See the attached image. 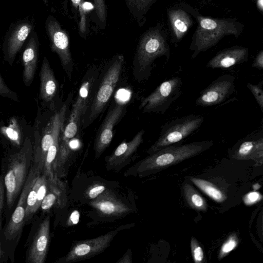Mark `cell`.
<instances>
[{
    "instance_id": "29",
    "label": "cell",
    "mask_w": 263,
    "mask_h": 263,
    "mask_svg": "<svg viewBox=\"0 0 263 263\" xmlns=\"http://www.w3.org/2000/svg\"><path fill=\"white\" fill-rule=\"evenodd\" d=\"M191 249L194 261L195 263L204 262V256L202 248L194 237H192L191 239Z\"/></svg>"
},
{
    "instance_id": "35",
    "label": "cell",
    "mask_w": 263,
    "mask_h": 263,
    "mask_svg": "<svg viewBox=\"0 0 263 263\" xmlns=\"http://www.w3.org/2000/svg\"><path fill=\"white\" fill-rule=\"evenodd\" d=\"M252 66L257 69L262 70L263 69V51L261 50L256 55Z\"/></svg>"
},
{
    "instance_id": "40",
    "label": "cell",
    "mask_w": 263,
    "mask_h": 263,
    "mask_svg": "<svg viewBox=\"0 0 263 263\" xmlns=\"http://www.w3.org/2000/svg\"><path fill=\"white\" fill-rule=\"evenodd\" d=\"M2 209H3V206H0V229H1V214H2Z\"/></svg>"
},
{
    "instance_id": "30",
    "label": "cell",
    "mask_w": 263,
    "mask_h": 263,
    "mask_svg": "<svg viewBox=\"0 0 263 263\" xmlns=\"http://www.w3.org/2000/svg\"><path fill=\"white\" fill-rule=\"evenodd\" d=\"M97 15L101 23V26L104 28L106 26L107 11L105 0H93Z\"/></svg>"
},
{
    "instance_id": "10",
    "label": "cell",
    "mask_w": 263,
    "mask_h": 263,
    "mask_svg": "<svg viewBox=\"0 0 263 263\" xmlns=\"http://www.w3.org/2000/svg\"><path fill=\"white\" fill-rule=\"evenodd\" d=\"M102 66L93 64L87 68L81 83L76 100L68 121L82 125L83 116L89 105Z\"/></svg>"
},
{
    "instance_id": "37",
    "label": "cell",
    "mask_w": 263,
    "mask_h": 263,
    "mask_svg": "<svg viewBox=\"0 0 263 263\" xmlns=\"http://www.w3.org/2000/svg\"><path fill=\"white\" fill-rule=\"evenodd\" d=\"M80 214L78 211H73L69 218V222L71 224H77L79 220Z\"/></svg>"
},
{
    "instance_id": "13",
    "label": "cell",
    "mask_w": 263,
    "mask_h": 263,
    "mask_svg": "<svg viewBox=\"0 0 263 263\" xmlns=\"http://www.w3.org/2000/svg\"><path fill=\"white\" fill-rule=\"evenodd\" d=\"M235 81V77L231 74L218 77L200 92L196 106L209 107L222 103L234 92Z\"/></svg>"
},
{
    "instance_id": "20",
    "label": "cell",
    "mask_w": 263,
    "mask_h": 263,
    "mask_svg": "<svg viewBox=\"0 0 263 263\" xmlns=\"http://www.w3.org/2000/svg\"><path fill=\"white\" fill-rule=\"evenodd\" d=\"M39 57L37 40L32 36L27 43L22 55L23 64V80L25 86L32 84L35 76Z\"/></svg>"
},
{
    "instance_id": "33",
    "label": "cell",
    "mask_w": 263,
    "mask_h": 263,
    "mask_svg": "<svg viewBox=\"0 0 263 263\" xmlns=\"http://www.w3.org/2000/svg\"><path fill=\"white\" fill-rule=\"evenodd\" d=\"M5 128L6 135L9 139L14 143L18 145H20L21 140L19 130H17L16 127L14 126H12L11 125Z\"/></svg>"
},
{
    "instance_id": "9",
    "label": "cell",
    "mask_w": 263,
    "mask_h": 263,
    "mask_svg": "<svg viewBox=\"0 0 263 263\" xmlns=\"http://www.w3.org/2000/svg\"><path fill=\"white\" fill-rule=\"evenodd\" d=\"M46 27L50 41L51 49L58 55L64 71L70 80L74 62L69 49L68 35L58 21L52 16H50L47 19Z\"/></svg>"
},
{
    "instance_id": "11",
    "label": "cell",
    "mask_w": 263,
    "mask_h": 263,
    "mask_svg": "<svg viewBox=\"0 0 263 263\" xmlns=\"http://www.w3.org/2000/svg\"><path fill=\"white\" fill-rule=\"evenodd\" d=\"M126 110V104L122 102L116 101L111 104L95 139L96 158H98L110 144L114 127L124 116Z\"/></svg>"
},
{
    "instance_id": "2",
    "label": "cell",
    "mask_w": 263,
    "mask_h": 263,
    "mask_svg": "<svg viewBox=\"0 0 263 263\" xmlns=\"http://www.w3.org/2000/svg\"><path fill=\"white\" fill-rule=\"evenodd\" d=\"M124 64L123 55L117 54L102 66L91 100L82 119V129L90 125L108 105L119 81Z\"/></svg>"
},
{
    "instance_id": "14",
    "label": "cell",
    "mask_w": 263,
    "mask_h": 263,
    "mask_svg": "<svg viewBox=\"0 0 263 263\" xmlns=\"http://www.w3.org/2000/svg\"><path fill=\"white\" fill-rule=\"evenodd\" d=\"M144 132V130L141 129L130 141H123L105 158L107 171L118 172L134 160L138 148L143 142Z\"/></svg>"
},
{
    "instance_id": "23",
    "label": "cell",
    "mask_w": 263,
    "mask_h": 263,
    "mask_svg": "<svg viewBox=\"0 0 263 263\" xmlns=\"http://www.w3.org/2000/svg\"><path fill=\"white\" fill-rule=\"evenodd\" d=\"M182 189L185 200L191 208L197 211H206L208 204L206 200L192 185L184 182Z\"/></svg>"
},
{
    "instance_id": "6",
    "label": "cell",
    "mask_w": 263,
    "mask_h": 263,
    "mask_svg": "<svg viewBox=\"0 0 263 263\" xmlns=\"http://www.w3.org/2000/svg\"><path fill=\"white\" fill-rule=\"evenodd\" d=\"M203 120L202 116L191 114L166 123L162 126L158 139L147 149V153L153 154L181 141L197 130Z\"/></svg>"
},
{
    "instance_id": "1",
    "label": "cell",
    "mask_w": 263,
    "mask_h": 263,
    "mask_svg": "<svg viewBox=\"0 0 263 263\" xmlns=\"http://www.w3.org/2000/svg\"><path fill=\"white\" fill-rule=\"evenodd\" d=\"M213 144V141L206 140L167 146L135 163L124 173V177L133 176L142 178L157 173L200 154L209 149Z\"/></svg>"
},
{
    "instance_id": "31",
    "label": "cell",
    "mask_w": 263,
    "mask_h": 263,
    "mask_svg": "<svg viewBox=\"0 0 263 263\" xmlns=\"http://www.w3.org/2000/svg\"><path fill=\"white\" fill-rule=\"evenodd\" d=\"M0 96L7 97L15 101H18L17 93L12 90L5 83L0 74Z\"/></svg>"
},
{
    "instance_id": "15",
    "label": "cell",
    "mask_w": 263,
    "mask_h": 263,
    "mask_svg": "<svg viewBox=\"0 0 263 263\" xmlns=\"http://www.w3.org/2000/svg\"><path fill=\"white\" fill-rule=\"evenodd\" d=\"M89 205L99 216L105 218H122L133 212L131 208L108 190H106L97 198L91 200Z\"/></svg>"
},
{
    "instance_id": "17",
    "label": "cell",
    "mask_w": 263,
    "mask_h": 263,
    "mask_svg": "<svg viewBox=\"0 0 263 263\" xmlns=\"http://www.w3.org/2000/svg\"><path fill=\"white\" fill-rule=\"evenodd\" d=\"M50 236V217L40 223L27 256L29 263H44L48 249Z\"/></svg>"
},
{
    "instance_id": "3",
    "label": "cell",
    "mask_w": 263,
    "mask_h": 263,
    "mask_svg": "<svg viewBox=\"0 0 263 263\" xmlns=\"http://www.w3.org/2000/svg\"><path fill=\"white\" fill-rule=\"evenodd\" d=\"M170 50L166 35L158 25L145 32L140 37L133 62V74L141 82L148 79L156 59L170 58Z\"/></svg>"
},
{
    "instance_id": "25",
    "label": "cell",
    "mask_w": 263,
    "mask_h": 263,
    "mask_svg": "<svg viewBox=\"0 0 263 263\" xmlns=\"http://www.w3.org/2000/svg\"><path fill=\"white\" fill-rule=\"evenodd\" d=\"M130 14L138 22L143 24V19L156 0H124Z\"/></svg>"
},
{
    "instance_id": "38",
    "label": "cell",
    "mask_w": 263,
    "mask_h": 263,
    "mask_svg": "<svg viewBox=\"0 0 263 263\" xmlns=\"http://www.w3.org/2000/svg\"><path fill=\"white\" fill-rule=\"evenodd\" d=\"M4 199V187L3 180L0 176V206L3 207Z\"/></svg>"
},
{
    "instance_id": "28",
    "label": "cell",
    "mask_w": 263,
    "mask_h": 263,
    "mask_svg": "<svg viewBox=\"0 0 263 263\" xmlns=\"http://www.w3.org/2000/svg\"><path fill=\"white\" fill-rule=\"evenodd\" d=\"M247 86L263 112V81L261 80L257 84L248 83Z\"/></svg>"
},
{
    "instance_id": "12",
    "label": "cell",
    "mask_w": 263,
    "mask_h": 263,
    "mask_svg": "<svg viewBox=\"0 0 263 263\" xmlns=\"http://www.w3.org/2000/svg\"><path fill=\"white\" fill-rule=\"evenodd\" d=\"M41 174L40 171L32 164L26 182L14 211L5 231L6 239L12 240L18 236L25 222V210L27 196L38 176Z\"/></svg>"
},
{
    "instance_id": "16",
    "label": "cell",
    "mask_w": 263,
    "mask_h": 263,
    "mask_svg": "<svg viewBox=\"0 0 263 263\" xmlns=\"http://www.w3.org/2000/svg\"><path fill=\"white\" fill-rule=\"evenodd\" d=\"M230 157L239 160H252L262 164L263 134L262 132L250 134L237 142L230 152Z\"/></svg>"
},
{
    "instance_id": "18",
    "label": "cell",
    "mask_w": 263,
    "mask_h": 263,
    "mask_svg": "<svg viewBox=\"0 0 263 263\" xmlns=\"http://www.w3.org/2000/svg\"><path fill=\"white\" fill-rule=\"evenodd\" d=\"M248 49L234 46L218 52L207 63L206 67L212 69H227L247 61Z\"/></svg>"
},
{
    "instance_id": "36",
    "label": "cell",
    "mask_w": 263,
    "mask_h": 263,
    "mask_svg": "<svg viewBox=\"0 0 263 263\" xmlns=\"http://www.w3.org/2000/svg\"><path fill=\"white\" fill-rule=\"evenodd\" d=\"M118 263H132V253L130 249H128L124 255L117 261Z\"/></svg>"
},
{
    "instance_id": "22",
    "label": "cell",
    "mask_w": 263,
    "mask_h": 263,
    "mask_svg": "<svg viewBox=\"0 0 263 263\" xmlns=\"http://www.w3.org/2000/svg\"><path fill=\"white\" fill-rule=\"evenodd\" d=\"M168 16L175 36L178 40L181 39L193 24L190 16L180 9L170 11Z\"/></svg>"
},
{
    "instance_id": "26",
    "label": "cell",
    "mask_w": 263,
    "mask_h": 263,
    "mask_svg": "<svg viewBox=\"0 0 263 263\" xmlns=\"http://www.w3.org/2000/svg\"><path fill=\"white\" fill-rule=\"evenodd\" d=\"M73 7L79 13L80 20L78 23L79 31L83 37L87 32V10L85 6V0H71Z\"/></svg>"
},
{
    "instance_id": "8",
    "label": "cell",
    "mask_w": 263,
    "mask_h": 263,
    "mask_svg": "<svg viewBox=\"0 0 263 263\" xmlns=\"http://www.w3.org/2000/svg\"><path fill=\"white\" fill-rule=\"evenodd\" d=\"M134 224L120 226L99 237L76 241L63 259L65 263L74 262L91 258L103 252L115 237L121 230L133 227Z\"/></svg>"
},
{
    "instance_id": "19",
    "label": "cell",
    "mask_w": 263,
    "mask_h": 263,
    "mask_svg": "<svg viewBox=\"0 0 263 263\" xmlns=\"http://www.w3.org/2000/svg\"><path fill=\"white\" fill-rule=\"evenodd\" d=\"M39 97L45 104L52 106L58 93V83L53 71L46 57L43 59L40 73Z\"/></svg>"
},
{
    "instance_id": "4",
    "label": "cell",
    "mask_w": 263,
    "mask_h": 263,
    "mask_svg": "<svg viewBox=\"0 0 263 263\" xmlns=\"http://www.w3.org/2000/svg\"><path fill=\"white\" fill-rule=\"evenodd\" d=\"M33 161V144L27 137L21 149L8 159L4 176L7 206L11 208L22 191Z\"/></svg>"
},
{
    "instance_id": "32",
    "label": "cell",
    "mask_w": 263,
    "mask_h": 263,
    "mask_svg": "<svg viewBox=\"0 0 263 263\" xmlns=\"http://www.w3.org/2000/svg\"><path fill=\"white\" fill-rule=\"evenodd\" d=\"M106 190V187L104 184L96 183L88 188L86 194L88 199L93 200L100 196Z\"/></svg>"
},
{
    "instance_id": "34",
    "label": "cell",
    "mask_w": 263,
    "mask_h": 263,
    "mask_svg": "<svg viewBox=\"0 0 263 263\" xmlns=\"http://www.w3.org/2000/svg\"><path fill=\"white\" fill-rule=\"evenodd\" d=\"M261 195L257 192H251L246 194L243 198L244 203L248 205H252L262 199Z\"/></svg>"
},
{
    "instance_id": "5",
    "label": "cell",
    "mask_w": 263,
    "mask_h": 263,
    "mask_svg": "<svg viewBox=\"0 0 263 263\" xmlns=\"http://www.w3.org/2000/svg\"><path fill=\"white\" fill-rule=\"evenodd\" d=\"M198 25L193 36L190 49L192 58L215 46L225 35L232 34L238 37L242 25L230 19H217L200 16Z\"/></svg>"
},
{
    "instance_id": "39",
    "label": "cell",
    "mask_w": 263,
    "mask_h": 263,
    "mask_svg": "<svg viewBox=\"0 0 263 263\" xmlns=\"http://www.w3.org/2000/svg\"><path fill=\"white\" fill-rule=\"evenodd\" d=\"M257 6L258 9L261 11H263V0H257Z\"/></svg>"
},
{
    "instance_id": "21",
    "label": "cell",
    "mask_w": 263,
    "mask_h": 263,
    "mask_svg": "<svg viewBox=\"0 0 263 263\" xmlns=\"http://www.w3.org/2000/svg\"><path fill=\"white\" fill-rule=\"evenodd\" d=\"M32 27L27 23L18 25L10 35L4 49V59L12 65L15 57L31 31Z\"/></svg>"
},
{
    "instance_id": "7",
    "label": "cell",
    "mask_w": 263,
    "mask_h": 263,
    "mask_svg": "<svg viewBox=\"0 0 263 263\" xmlns=\"http://www.w3.org/2000/svg\"><path fill=\"white\" fill-rule=\"evenodd\" d=\"M182 81L178 77L163 81L141 102L139 109L144 112L164 114L181 95Z\"/></svg>"
},
{
    "instance_id": "24",
    "label": "cell",
    "mask_w": 263,
    "mask_h": 263,
    "mask_svg": "<svg viewBox=\"0 0 263 263\" xmlns=\"http://www.w3.org/2000/svg\"><path fill=\"white\" fill-rule=\"evenodd\" d=\"M191 181L204 194L217 202H222L227 199L225 194L211 182L202 179L191 177Z\"/></svg>"
},
{
    "instance_id": "27",
    "label": "cell",
    "mask_w": 263,
    "mask_h": 263,
    "mask_svg": "<svg viewBox=\"0 0 263 263\" xmlns=\"http://www.w3.org/2000/svg\"><path fill=\"white\" fill-rule=\"evenodd\" d=\"M238 244V238L235 233H232L222 245L218 253L219 260L222 259L234 250Z\"/></svg>"
},
{
    "instance_id": "41",
    "label": "cell",
    "mask_w": 263,
    "mask_h": 263,
    "mask_svg": "<svg viewBox=\"0 0 263 263\" xmlns=\"http://www.w3.org/2000/svg\"><path fill=\"white\" fill-rule=\"evenodd\" d=\"M2 255H3V251H2V247H1V246L0 244V258L2 257Z\"/></svg>"
}]
</instances>
